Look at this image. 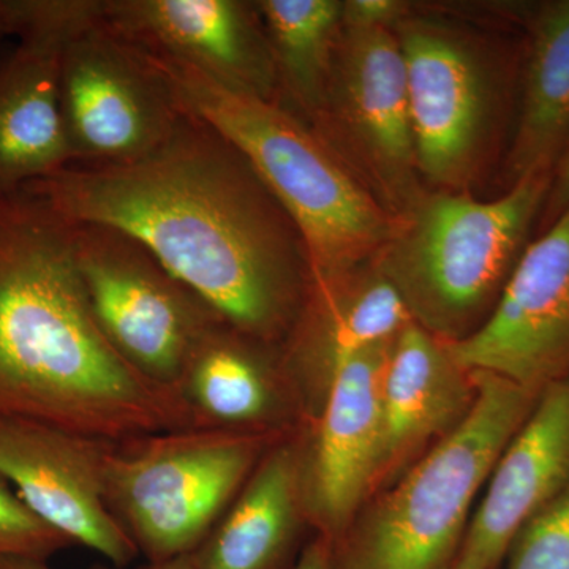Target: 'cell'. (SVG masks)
<instances>
[{"label": "cell", "mask_w": 569, "mask_h": 569, "mask_svg": "<svg viewBox=\"0 0 569 569\" xmlns=\"http://www.w3.org/2000/svg\"><path fill=\"white\" fill-rule=\"evenodd\" d=\"M28 189L70 222L129 234L247 337L282 348L305 309L301 236L246 157L190 112L134 162L70 164Z\"/></svg>", "instance_id": "obj_1"}, {"label": "cell", "mask_w": 569, "mask_h": 569, "mask_svg": "<svg viewBox=\"0 0 569 569\" xmlns=\"http://www.w3.org/2000/svg\"><path fill=\"white\" fill-rule=\"evenodd\" d=\"M0 418L111 441L192 429L181 403L104 340L78 271L74 223L28 187L0 194Z\"/></svg>", "instance_id": "obj_2"}, {"label": "cell", "mask_w": 569, "mask_h": 569, "mask_svg": "<svg viewBox=\"0 0 569 569\" xmlns=\"http://www.w3.org/2000/svg\"><path fill=\"white\" fill-rule=\"evenodd\" d=\"M149 56L183 111L227 138L282 206L301 236L312 280L376 260L396 217L309 123L279 102L230 91L183 63Z\"/></svg>", "instance_id": "obj_3"}, {"label": "cell", "mask_w": 569, "mask_h": 569, "mask_svg": "<svg viewBox=\"0 0 569 569\" xmlns=\"http://www.w3.org/2000/svg\"><path fill=\"white\" fill-rule=\"evenodd\" d=\"M471 373L478 396L466 421L362 505L331 545L332 569L455 567L490 471L539 396Z\"/></svg>", "instance_id": "obj_4"}, {"label": "cell", "mask_w": 569, "mask_h": 569, "mask_svg": "<svg viewBox=\"0 0 569 569\" xmlns=\"http://www.w3.org/2000/svg\"><path fill=\"white\" fill-rule=\"evenodd\" d=\"M550 183V174L531 176L492 201L426 190L397 217L373 264L415 325L445 343L467 339L485 325L548 200Z\"/></svg>", "instance_id": "obj_5"}, {"label": "cell", "mask_w": 569, "mask_h": 569, "mask_svg": "<svg viewBox=\"0 0 569 569\" xmlns=\"http://www.w3.org/2000/svg\"><path fill=\"white\" fill-rule=\"evenodd\" d=\"M284 437L183 429L110 440L104 505L148 563L189 556Z\"/></svg>", "instance_id": "obj_6"}, {"label": "cell", "mask_w": 569, "mask_h": 569, "mask_svg": "<svg viewBox=\"0 0 569 569\" xmlns=\"http://www.w3.org/2000/svg\"><path fill=\"white\" fill-rule=\"evenodd\" d=\"M74 250L104 340L137 376L179 402L183 370L223 318L122 231L74 223Z\"/></svg>", "instance_id": "obj_7"}, {"label": "cell", "mask_w": 569, "mask_h": 569, "mask_svg": "<svg viewBox=\"0 0 569 569\" xmlns=\"http://www.w3.org/2000/svg\"><path fill=\"white\" fill-rule=\"evenodd\" d=\"M61 107L71 164L81 167L134 162L187 114L151 56L112 32L100 10L63 48Z\"/></svg>", "instance_id": "obj_8"}, {"label": "cell", "mask_w": 569, "mask_h": 569, "mask_svg": "<svg viewBox=\"0 0 569 569\" xmlns=\"http://www.w3.org/2000/svg\"><path fill=\"white\" fill-rule=\"evenodd\" d=\"M312 129L348 163L355 156L359 174L396 219L426 192L415 151L406 61L391 29L342 26L325 110Z\"/></svg>", "instance_id": "obj_9"}, {"label": "cell", "mask_w": 569, "mask_h": 569, "mask_svg": "<svg viewBox=\"0 0 569 569\" xmlns=\"http://www.w3.org/2000/svg\"><path fill=\"white\" fill-rule=\"evenodd\" d=\"M406 61L419 174L433 189L467 192L489 140L493 86L466 33L408 14L395 28Z\"/></svg>", "instance_id": "obj_10"}, {"label": "cell", "mask_w": 569, "mask_h": 569, "mask_svg": "<svg viewBox=\"0 0 569 569\" xmlns=\"http://www.w3.org/2000/svg\"><path fill=\"white\" fill-rule=\"evenodd\" d=\"M17 39L0 58V194L71 164L61 107L63 48L100 0H0Z\"/></svg>", "instance_id": "obj_11"}, {"label": "cell", "mask_w": 569, "mask_h": 569, "mask_svg": "<svg viewBox=\"0 0 569 569\" xmlns=\"http://www.w3.org/2000/svg\"><path fill=\"white\" fill-rule=\"evenodd\" d=\"M445 346L468 372L537 395L569 377V209L523 249L485 325Z\"/></svg>", "instance_id": "obj_12"}, {"label": "cell", "mask_w": 569, "mask_h": 569, "mask_svg": "<svg viewBox=\"0 0 569 569\" xmlns=\"http://www.w3.org/2000/svg\"><path fill=\"white\" fill-rule=\"evenodd\" d=\"M388 346L337 372L316 421L299 430L301 492L310 530L329 545L376 492L381 460L380 388Z\"/></svg>", "instance_id": "obj_13"}, {"label": "cell", "mask_w": 569, "mask_h": 569, "mask_svg": "<svg viewBox=\"0 0 569 569\" xmlns=\"http://www.w3.org/2000/svg\"><path fill=\"white\" fill-rule=\"evenodd\" d=\"M100 18L148 54L183 63L230 91L279 100L274 59L257 2L102 0Z\"/></svg>", "instance_id": "obj_14"}, {"label": "cell", "mask_w": 569, "mask_h": 569, "mask_svg": "<svg viewBox=\"0 0 569 569\" xmlns=\"http://www.w3.org/2000/svg\"><path fill=\"white\" fill-rule=\"evenodd\" d=\"M108 441L31 419L0 418V475L44 522L121 569L140 552L104 505Z\"/></svg>", "instance_id": "obj_15"}, {"label": "cell", "mask_w": 569, "mask_h": 569, "mask_svg": "<svg viewBox=\"0 0 569 569\" xmlns=\"http://www.w3.org/2000/svg\"><path fill=\"white\" fill-rule=\"evenodd\" d=\"M569 485V377L539 392L479 497L452 569H500L519 530Z\"/></svg>", "instance_id": "obj_16"}, {"label": "cell", "mask_w": 569, "mask_h": 569, "mask_svg": "<svg viewBox=\"0 0 569 569\" xmlns=\"http://www.w3.org/2000/svg\"><path fill=\"white\" fill-rule=\"evenodd\" d=\"M410 323L399 295L373 261L342 276L312 280L305 309L282 346L306 426L316 421L337 372L350 359L395 342Z\"/></svg>", "instance_id": "obj_17"}, {"label": "cell", "mask_w": 569, "mask_h": 569, "mask_svg": "<svg viewBox=\"0 0 569 569\" xmlns=\"http://www.w3.org/2000/svg\"><path fill=\"white\" fill-rule=\"evenodd\" d=\"M178 397L193 429L290 436L306 426L282 348L247 337L227 321L213 326L193 351Z\"/></svg>", "instance_id": "obj_18"}, {"label": "cell", "mask_w": 569, "mask_h": 569, "mask_svg": "<svg viewBox=\"0 0 569 569\" xmlns=\"http://www.w3.org/2000/svg\"><path fill=\"white\" fill-rule=\"evenodd\" d=\"M477 396L473 373L452 358L445 342L413 321L402 329L389 348L381 376L376 492L451 436L470 415Z\"/></svg>", "instance_id": "obj_19"}, {"label": "cell", "mask_w": 569, "mask_h": 569, "mask_svg": "<svg viewBox=\"0 0 569 569\" xmlns=\"http://www.w3.org/2000/svg\"><path fill=\"white\" fill-rule=\"evenodd\" d=\"M310 530L301 492L299 430L277 441L194 550L197 569H293Z\"/></svg>", "instance_id": "obj_20"}, {"label": "cell", "mask_w": 569, "mask_h": 569, "mask_svg": "<svg viewBox=\"0 0 569 569\" xmlns=\"http://www.w3.org/2000/svg\"><path fill=\"white\" fill-rule=\"evenodd\" d=\"M569 141V0L542 7L531 31L518 130L508 156L512 183L549 174Z\"/></svg>", "instance_id": "obj_21"}, {"label": "cell", "mask_w": 569, "mask_h": 569, "mask_svg": "<svg viewBox=\"0 0 569 569\" xmlns=\"http://www.w3.org/2000/svg\"><path fill=\"white\" fill-rule=\"evenodd\" d=\"M339 0H260L277 73L279 100L287 110L309 123L325 110L335 63L337 41L342 32Z\"/></svg>", "instance_id": "obj_22"}, {"label": "cell", "mask_w": 569, "mask_h": 569, "mask_svg": "<svg viewBox=\"0 0 569 569\" xmlns=\"http://www.w3.org/2000/svg\"><path fill=\"white\" fill-rule=\"evenodd\" d=\"M505 569H569V485L519 530Z\"/></svg>", "instance_id": "obj_23"}, {"label": "cell", "mask_w": 569, "mask_h": 569, "mask_svg": "<svg viewBox=\"0 0 569 569\" xmlns=\"http://www.w3.org/2000/svg\"><path fill=\"white\" fill-rule=\"evenodd\" d=\"M71 546L73 542L36 515L0 475V563L9 559L48 561Z\"/></svg>", "instance_id": "obj_24"}, {"label": "cell", "mask_w": 569, "mask_h": 569, "mask_svg": "<svg viewBox=\"0 0 569 569\" xmlns=\"http://www.w3.org/2000/svg\"><path fill=\"white\" fill-rule=\"evenodd\" d=\"M410 7L400 0H347L342 26L353 29H391L407 18Z\"/></svg>", "instance_id": "obj_25"}, {"label": "cell", "mask_w": 569, "mask_h": 569, "mask_svg": "<svg viewBox=\"0 0 569 569\" xmlns=\"http://www.w3.org/2000/svg\"><path fill=\"white\" fill-rule=\"evenodd\" d=\"M548 209L552 217H559L569 209V146L561 159L556 181L550 183Z\"/></svg>", "instance_id": "obj_26"}, {"label": "cell", "mask_w": 569, "mask_h": 569, "mask_svg": "<svg viewBox=\"0 0 569 569\" xmlns=\"http://www.w3.org/2000/svg\"><path fill=\"white\" fill-rule=\"evenodd\" d=\"M293 569H332L331 545L325 538L317 537L307 542Z\"/></svg>", "instance_id": "obj_27"}, {"label": "cell", "mask_w": 569, "mask_h": 569, "mask_svg": "<svg viewBox=\"0 0 569 569\" xmlns=\"http://www.w3.org/2000/svg\"><path fill=\"white\" fill-rule=\"evenodd\" d=\"M92 569H112L107 567H93ZM140 569H197L194 568L192 553L179 557V559L160 561V563H148Z\"/></svg>", "instance_id": "obj_28"}, {"label": "cell", "mask_w": 569, "mask_h": 569, "mask_svg": "<svg viewBox=\"0 0 569 569\" xmlns=\"http://www.w3.org/2000/svg\"><path fill=\"white\" fill-rule=\"evenodd\" d=\"M0 569H51L48 561L31 559H9L0 563Z\"/></svg>", "instance_id": "obj_29"}, {"label": "cell", "mask_w": 569, "mask_h": 569, "mask_svg": "<svg viewBox=\"0 0 569 569\" xmlns=\"http://www.w3.org/2000/svg\"><path fill=\"white\" fill-rule=\"evenodd\" d=\"M7 39H11L10 26L6 14H3L2 7H0V47Z\"/></svg>", "instance_id": "obj_30"}]
</instances>
